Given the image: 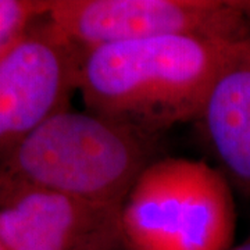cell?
Listing matches in <instances>:
<instances>
[{
	"label": "cell",
	"instance_id": "30bf717a",
	"mask_svg": "<svg viewBox=\"0 0 250 250\" xmlns=\"http://www.w3.org/2000/svg\"><path fill=\"white\" fill-rule=\"evenodd\" d=\"M238 1H239L242 10L245 11V14L250 18V0H238Z\"/></svg>",
	"mask_w": 250,
	"mask_h": 250
},
{
	"label": "cell",
	"instance_id": "6da1fadb",
	"mask_svg": "<svg viewBox=\"0 0 250 250\" xmlns=\"http://www.w3.org/2000/svg\"><path fill=\"white\" fill-rule=\"evenodd\" d=\"M238 41L163 36L99 46L83 52L78 93L86 110L161 135L196 123Z\"/></svg>",
	"mask_w": 250,
	"mask_h": 250
},
{
	"label": "cell",
	"instance_id": "ba28073f",
	"mask_svg": "<svg viewBox=\"0 0 250 250\" xmlns=\"http://www.w3.org/2000/svg\"><path fill=\"white\" fill-rule=\"evenodd\" d=\"M47 10L49 0H0V57Z\"/></svg>",
	"mask_w": 250,
	"mask_h": 250
},
{
	"label": "cell",
	"instance_id": "8992f818",
	"mask_svg": "<svg viewBox=\"0 0 250 250\" xmlns=\"http://www.w3.org/2000/svg\"><path fill=\"white\" fill-rule=\"evenodd\" d=\"M121 210L0 174V241L6 250H124Z\"/></svg>",
	"mask_w": 250,
	"mask_h": 250
},
{
	"label": "cell",
	"instance_id": "3957f363",
	"mask_svg": "<svg viewBox=\"0 0 250 250\" xmlns=\"http://www.w3.org/2000/svg\"><path fill=\"white\" fill-rule=\"evenodd\" d=\"M232 187L205 160L161 156L139 174L121 208L124 250H229Z\"/></svg>",
	"mask_w": 250,
	"mask_h": 250
},
{
	"label": "cell",
	"instance_id": "52a82bcc",
	"mask_svg": "<svg viewBox=\"0 0 250 250\" xmlns=\"http://www.w3.org/2000/svg\"><path fill=\"white\" fill-rule=\"evenodd\" d=\"M196 124L217 168L250 197V34L233 46Z\"/></svg>",
	"mask_w": 250,
	"mask_h": 250
},
{
	"label": "cell",
	"instance_id": "277c9868",
	"mask_svg": "<svg viewBox=\"0 0 250 250\" xmlns=\"http://www.w3.org/2000/svg\"><path fill=\"white\" fill-rule=\"evenodd\" d=\"M47 16L82 52L163 36L238 41L250 34L238 0H49Z\"/></svg>",
	"mask_w": 250,
	"mask_h": 250
},
{
	"label": "cell",
	"instance_id": "9c48e42d",
	"mask_svg": "<svg viewBox=\"0 0 250 250\" xmlns=\"http://www.w3.org/2000/svg\"><path fill=\"white\" fill-rule=\"evenodd\" d=\"M229 250H250V236L248 239H245L243 242H241L239 245H235Z\"/></svg>",
	"mask_w": 250,
	"mask_h": 250
},
{
	"label": "cell",
	"instance_id": "8fae6325",
	"mask_svg": "<svg viewBox=\"0 0 250 250\" xmlns=\"http://www.w3.org/2000/svg\"><path fill=\"white\" fill-rule=\"evenodd\" d=\"M0 250H6V248L3 246V243H1V241H0Z\"/></svg>",
	"mask_w": 250,
	"mask_h": 250
},
{
	"label": "cell",
	"instance_id": "5b68a950",
	"mask_svg": "<svg viewBox=\"0 0 250 250\" xmlns=\"http://www.w3.org/2000/svg\"><path fill=\"white\" fill-rule=\"evenodd\" d=\"M82 56L47 13L1 54L0 161L46 121L71 108Z\"/></svg>",
	"mask_w": 250,
	"mask_h": 250
},
{
	"label": "cell",
	"instance_id": "7a4b0ae2",
	"mask_svg": "<svg viewBox=\"0 0 250 250\" xmlns=\"http://www.w3.org/2000/svg\"><path fill=\"white\" fill-rule=\"evenodd\" d=\"M160 138L86 108H68L0 161V174L121 210L139 174L161 157Z\"/></svg>",
	"mask_w": 250,
	"mask_h": 250
}]
</instances>
